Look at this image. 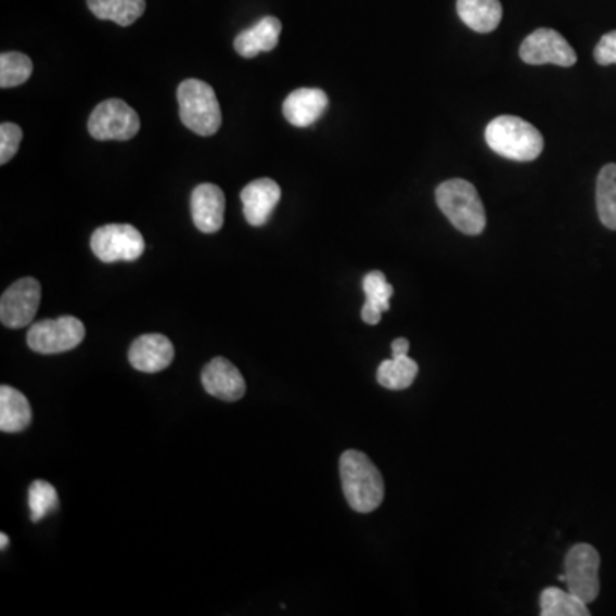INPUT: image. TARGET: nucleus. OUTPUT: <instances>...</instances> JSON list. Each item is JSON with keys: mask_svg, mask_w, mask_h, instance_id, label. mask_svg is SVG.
<instances>
[{"mask_svg": "<svg viewBox=\"0 0 616 616\" xmlns=\"http://www.w3.org/2000/svg\"><path fill=\"white\" fill-rule=\"evenodd\" d=\"M174 358V345L163 334L139 336L129 349L130 365L144 373H158L168 369Z\"/></svg>", "mask_w": 616, "mask_h": 616, "instance_id": "12", "label": "nucleus"}, {"mask_svg": "<svg viewBox=\"0 0 616 616\" xmlns=\"http://www.w3.org/2000/svg\"><path fill=\"white\" fill-rule=\"evenodd\" d=\"M31 405L25 394L9 385L0 387V431L17 434L31 425Z\"/></svg>", "mask_w": 616, "mask_h": 616, "instance_id": "17", "label": "nucleus"}, {"mask_svg": "<svg viewBox=\"0 0 616 616\" xmlns=\"http://www.w3.org/2000/svg\"><path fill=\"white\" fill-rule=\"evenodd\" d=\"M139 129L141 120L136 110L118 98L100 103L88 120V130L97 141H129Z\"/></svg>", "mask_w": 616, "mask_h": 616, "instance_id": "7", "label": "nucleus"}, {"mask_svg": "<svg viewBox=\"0 0 616 616\" xmlns=\"http://www.w3.org/2000/svg\"><path fill=\"white\" fill-rule=\"evenodd\" d=\"M88 8L98 20L130 26L146 11V0H88Z\"/></svg>", "mask_w": 616, "mask_h": 616, "instance_id": "20", "label": "nucleus"}, {"mask_svg": "<svg viewBox=\"0 0 616 616\" xmlns=\"http://www.w3.org/2000/svg\"><path fill=\"white\" fill-rule=\"evenodd\" d=\"M59 508L57 490L49 482L37 479L29 487V509L33 523H40L43 517Z\"/></svg>", "mask_w": 616, "mask_h": 616, "instance_id": "25", "label": "nucleus"}, {"mask_svg": "<svg viewBox=\"0 0 616 616\" xmlns=\"http://www.w3.org/2000/svg\"><path fill=\"white\" fill-rule=\"evenodd\" d=\"M180 118L195 134L215 136L221 127V106L215 90L200 79H185L177 90Z\"/></svg>", "mask_w": 616, "mask_h": 616, "instance_id": "4", "label": "nucleus"}, {"mask_svg": "<svg viewBox=\"0 0 616 616\" xmlns=\"http://www.w3.org/2000/svg\"><path fill=\"white\" fill-rule=\"evenodd\" d=\"M329 98L319 88H300L293 91L283 103V115L292 126L310 127L324 115Z\"/></svg>", "mask_w": 616, "mask_h": 616, "instance_id": "15", "label": "nucleus"}, {"mask_svg": "<svg viewBox=\"0 0 616 616\" xmlns=\"http://www.w3.org/2000/svg\"><path fill=\"white\" fill-rule=\"evenodd\" d=\"M240 200L244 204L247 223L252 227H262L268 223L281 201V187L272 179L254 180L240 192Z\"/></svg>", "mask_w": 616, "mask_h": 616, "instance_id": "13", "label": "nucleus"}, {"mask_svg": "<svg viewBox=\"0 0 616 616\" xmlns=\"http://www.w3.org/2000/svg\"><path fill=\"white\" fill-rule=\"evenodd\" d=\"M23 141V130L13 123H4L0 126V163L8 165L14 158Z\"/></svg>", "mask_w": 616, "mask_h": 616, "instance_id": "26", "label": "nucleus"}, {"mask_svg": "<svg viewBox=\"0 0 616 616\" xmlns=\"http://www.w3.org/2000/svg\"><path fill=\"white\" fill-rule=\"evenodd\" d=\"M192 219L203 233H216L224 221V194L215 183H201L191 195Z\"/></svg>", "mask_w": 616, "mask_h": 616, "instance_id": "14", "label": "nucleus"}, {"mask_svg": "<svg viewBox=\"0 0 616 616\" xmlns=\"http://www.w3.org/2000/svg\"><path fill=\"white\" fill-rule=\"evenodd\" d=\"M601 556L596 548L579 543L565 556V585L574 596L591 604L600 594Z\"/></svg>", "mask_w": 616, "mask_h": 616, "instance_id": "6", "label": "nucleus"}, {"mask_svg": "<svg viewBox=\"0 0 616 616\" xmlns=\"http://www.w3.org/2000/svg\"><path fill=\"white\" fill-rule=\"evenodd\" d=\"M393 357H399V355H408L410 351V341L406 339V337H398V339L393 341Z\"/></svg>", "mask_w": 616, "mask_h": 616, "instance_id": "28", "label": "nucleus"}, {"mask_svg": "<svg viewBox=\"0 0 616 616\" xmlns=\"http://www.w3.org/2000/svg\"><path fill=\"white\" fill-rule=\"evenodd\" d=\"M144 247L141 231L132 224H105L91 235V251L105 264L138 260Z\"/></svg>", "mask_w": 616, "mask_h": 616, "instance_id": "8", "label": "nucleus"}, {"mask_svg": "<svg viewBox=\"0 0 616 616\" xmlns=\"http://www.w3.org/2000/svg\"><path fill=\"white\" fill-rule=\"evenodd\" d=\"M440 211L464 235H479L487 227L485 206L478 191L467 180L452 179L440 183L435 192Z\"/></svg>", "mask_w": 616, "mask_h": 616, "instance_id": "3", "label": "nucleus"}, {"mask_svg": "<svg viewBox=\"0 0 616 616\" xmlns=\"http://www.w3.org/2000/svg\"><path fill=\"white\" fill-rule=\"evenodd\" d=\"M281 21L274 16H266L252 26L240 33L235 38V50L240 57L254 59L262 52H271L277 49L278 41H280Z\"/></svg>", "mask_w": 616, "mask_h": 616, "instance_id": "16", "label": "nucleus"}, {"mask_svg": "<svg viewBox=\"0 0 616 616\" xmlns=\"http://www.w3.org/2000/svg\"><path fill=\"white\" fill-rule=\"evenodd\" d=\"M596 206L601 223L616 230V165L609 163L601 168L596 183Z\"/></svg>", "mask_w": 616, "mask_h": 616, "instance_id": "23", "label": "nucleus"}, {"mask_svg": "<svg viewBox=\"0 0 616 616\" xmlns=\"http://www.w3.org/2000/svg\"><path fill=\"white\" fill-rule=\"evenodd\" d=\"M363 292L367 301L361 308V319L369 325H377L382 313L390 308V298L394 295L393 284L387 281L384 272L372 271L363 278Z\"/></svg>", "mask_w": 616, "mask_h": 616, "instance_id": "18", "label": "nucleus"}, {"mask_svg": "<svg viewBox=\"0 0 616 616\" xmlns=\"http://www.w3.org/2000/svg\"><path fill=\"white\" fill-rule=\"evenodd\" d=\"M5 547H9V538L5 532H2V535H0V548H2V550H5Z\"/></svg>", "mask_w": 616, "mask_h": 616, "instance_id": "29", "label": "nucleus"}, {"mask_svg": "<svg viewBox=\"0 0 616 616\" xmlns=\"http://www.w3.org/2000/svg\"><path fill=\"white\" fill-rule=\"evenodd\" d=\"M458 14L473 31L491 33L499 28L503 9L500 0H458Z\"/></svg>", "mask_w": 616, "mask_h": 616, "instance_id": "19", "label": "nucleus"}, {"mask_svg": "<svg viewBox=\"0 0 616 616\" xmlns=\"http://www.w3.org/2000/svg\"><path fill=\"white\" fill-rule=\"evenodd\" d=\"M339 475L346 502L360 514L381 508L385 487L381 471L360 450H346L339 459Z\"/></svg>", "mask_w": 616, "mask_h": 616, "instance_id": "1", "label": "nucleus"}, {"mask_svg": "<svg viewBox=\"0 0 616 616\" xmlns=\"http://www.w3.org/2000/svg\"><path fill=\"white\" fill-rule=\"evenodd\" d=\"M33 74V62L20 52H4L0 55V88L25 85Z\"/></svg>", "mask_w": 616, "mask_h": 616, "instance_id": "24", "label": "nucleus"}, {"mask_svg": "<svg viewBox=\"0 0 616 616\" xmlns=\"http://www.w3.org/2000/svg\"><path fill=\"white\" fill-rule=\"evenodd\" d=\"M40 300V283L35 278H21L2 295L0 321L9 329L26 328L37 316Z\"/></svg>", "mask_w": 616, "mask_h": 616, "instance_id": "9", "label": "nucleus"}, {"mask_svg": "<svg viewBox=\"0 0 616 616\" xmlns=\"http://www.w3.org/2000/svg\"><path fill=\"white\" fill-rule=\"evenodd\" d=\"M204 389L221 401L233 402L244 398L247 385L242 373L227 358H215L201 373Z\"/></svg>", "mask_w": 616, "mask_h": 616, "instance_id": "11", "label": "nucleus"}, {"mask_svg": "<svg viewBox=\"0 0 616 616\" xmlns=\"http://www.w3.org/2000/svg\"><path fill=\"white\" fill-rule=\"evenodd\" d=\"M485 139L491 151L514 162H532L544 150L541 132L514 115L493 118L485 130Z\"/></svg>", "mask_w": 616, "mask_h": 616, "instance_id": "2", "label": "nucleus"}, {"mask_svg": "<svg viewBox=\"0 0 616 616\" xmlns=\"http://www.w3.org/2000/svg\"><path fill=\"white\" fill-rule=\"evenodd\" d=\"M86 336V328L73 316L35 322L29 328L26 343L35 354L57 355L70 351L81 345Z\"/></svg>", "mask_w": 616, "mask_h": 616, "instance_id": "5", "label": "nucleus"}, {"mask_svg": "<svg viewBox=\"0 0 616 616\" xmlns=\"http://www.w3.org/2000/svg\"><path fill=\"white\" fill-rule=\"evenodd\" d=\"M541 616H589L588 604L572 592L559 588H548L539 596Z\"/></svg>", "mask_w": 616, "mask_h": 616, "instance_id": "22", "label": "nucleus"}, {"mask_svg": "<svg viewBox=\"0 0 616 616\" xmlns=\"http://www.w3.org/2000/svg\"><path fill=\"white\" fill-rule=\"evenodd\" d=\"M594 59L600 65L616 64V31H609L598 41Z\"/></svg>", "mask_w": 616, "mask_h": 616, "instance_id": "27", "label": "nucleus"}, {"mask_svg": "<svg viewBox=\"0 0 616 616\" xmlns=\"http://www.w3.org/2000/svg\"><path fill=\"white\" fill-rule=\"evenodd\" d=\"M521 59L526 64H555L560 67H572L577 62L576 50L559 31L539 28L532 31L519 49Z\"/></svg>", "mask_w": 616, "mask_h": 616, "instance_id": "10", "label": "nucleus"}, {"mask_svg": "<svg viewBox=\"0 0 616 616\" xmlns=\"http://www.w3.org/2000/svg\"><path fill=\"white\" fill-rule=\"evenodd\" d=\"M418 375V363L408 355L384 360L377 370V382L389 390L408 389Z\"/></svg>", "mask_w": 616, "mask_h": 616, "instance_id": "21", "label": "nucleus"}]
</instances>
